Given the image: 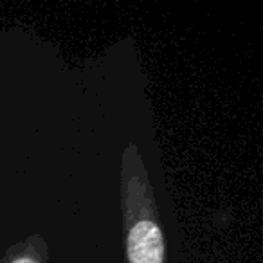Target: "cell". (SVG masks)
Segmentation results:
<instances>
[{"label":"cell","instance_id":"cell-1","mask_svg":"<svg viewBox=\"0 0 263 263\" xmlns=\"http://www.w3.org/2000/svg\"><path fill=\"white\" fill-rule=\"evenodd\" d=\"M119 204L126 263H168L161 211L136 143H128L121 155Z\"/></svg>","mask_w":263,"mask_h":263},{"label":"cell","instance_id":"cell-2","mask_svg":"<svg viewBox=\"0 0 263 263\" xmlns=\"http://www.w3.org/2000/svg\"><path fill=\"white\" fill-rule=\"evenodd\" d=\"M0 263H49V245L42 234H29L13 243Z\"/></svg>","mask_w":263,"mask_h":263}]
</instances>
